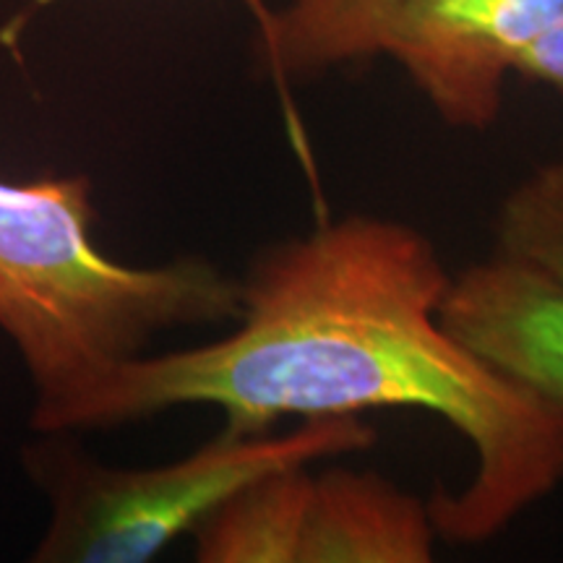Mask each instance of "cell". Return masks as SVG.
Listing matches in <instances>:
<instances>
[{"label": "cell", "instance_id": "cell-1", "mask_svg": "<svg viewBox=\"0 0 563 563\" xmlns=\"http://www.w3.org/2000/svg\"><path fill=\"white\" fill-rule=\"evenodd\" d=\"M449 279L412 224L376 214L321 222L251 264L241 313L220 340L112 365L34 407L32 426L110 431L175 407H214L224 431L266 433L287 418L431 412L475 454L460 493H433L435 532L483 543L563 483V412L443 329Z\"/></svg>", "mask_w": 563, "mask_h": 563}, {"label": "cell", "instance_id": "cell-2", "mask_svg": "<svg viewBox=\"0 0 563 563\" xmlns=\"http://www.w3.org/2000/svg\"><path fill=\"white\" fill-rule=\"evenodd\" d=\"M87 175L0 178V329L51 405L159 334L235 321L241 279L199 256L129 264L97 245Z\"/></svg>", "mask_w": 563, "mask_h": 563}, {"label": "cell", "instance_id": "cell-3", "mask_svg": "<svg viewBox=\"0 0 563 563\" xmlns=\"http://www.w3.org/2000/svg\"><path fill=\"white\" fill-rule=\"evenodd\" d=\"M376 433L361 418L302 420L295 431L230 433L159 467H110L76 454L53 462V514L40 563H144L194 534L245 485L300 464L363 452Z\"/></svg>", "mask_w": 563, "mask_h": 563}, {"label": "cell", "instance_id": "cell-4", "mask_svg": "<svg viewBox=\"0 0 563 563\" xmlns=\"http://www.w3.org/2000/svg\"><path fill=\"white\" fill-rule=\"evenodd\" d=\"M563 16V0H405L384 40L426 100L456 129H488L506 76Z\"/></svg>", "mask_w": 563, "mask_h": 563}, {"label": "cell", "instance_id": "cell-5", "mask_svg": "<svg viewBox=\"0 0 563 563\" xmlns=\"http://www.w3.org/2000/svg\"><path fill=\"white\" fill-rule=\"evenodd\" d=\"M439 316L477 361L563 412V279L498 251L449 279Z\"/></svg>", "mask_w": 563, "mask_h": 563}, {"label": "cell", "instance_id": "cell-6", "mask_svg": "<svg viewBox=\"0 0 563 563\" xmlns=\"http://www.w3.org/2000/svg\"><path fill=\"white\" fill-rule=\"evenodd\" d=\"M431 509L376 473H311L295 563H428Z\"/></svg>", "mask_w": 563, "mask_h": 563}, {"label": "cell", "instance_id": "cell-7", "mask_svg": "<svg viewBox=\"0 0 563 563\" xmlns=\"http://www.w3.org/2000/svg\"><path fill=\"white\" fill-rule=\"evenodd\" d=\"M405 0H292L264 16V55L277 74L308 76L384 53Z\"/></svg>", "mask_w": 563, "mask_h": 563}, {"label": "cell", "instance_id": "cell-8", "mask_svg": "<svg viewBox=\"0 0 563 563\" xmlns=\"http://www.w3.org/2000/svg\"><path fill=\"white\" fill-rule=\"evenodd\" d=\"M496 243L506 256L563 279V159L538 167L506 194Z\"/></svg>", "mask_w": 563, "mask_h": 563}, {"label": "cell", "instance_id": "cell-9", "mask_svg": "<svg viewBox=\"0 0 563 563\" xmlns=\"http://www.w3.org/2000/svg\"><path fill=\"white\" fill-rule=\"evenodd\" d=\"M514 74L551 84V87L563 91V16L527 47L522 58L517 60Z\"/></svg>", "mask_w": 563, "mask_h": 563}, {"label": "cell", "instance_id": "cell-10", "mask_svg": "<svg viewBox=\"0 0 563 563\" xmlns=\"http://www.w3.org/2000/svg\"><path fill=\"white\" fill-rule=\"evenodd\" d=\"M251 3H258V0H251Z\"/></svg>", "mask_w": 563, "mask_h": 563}]
</instances>
